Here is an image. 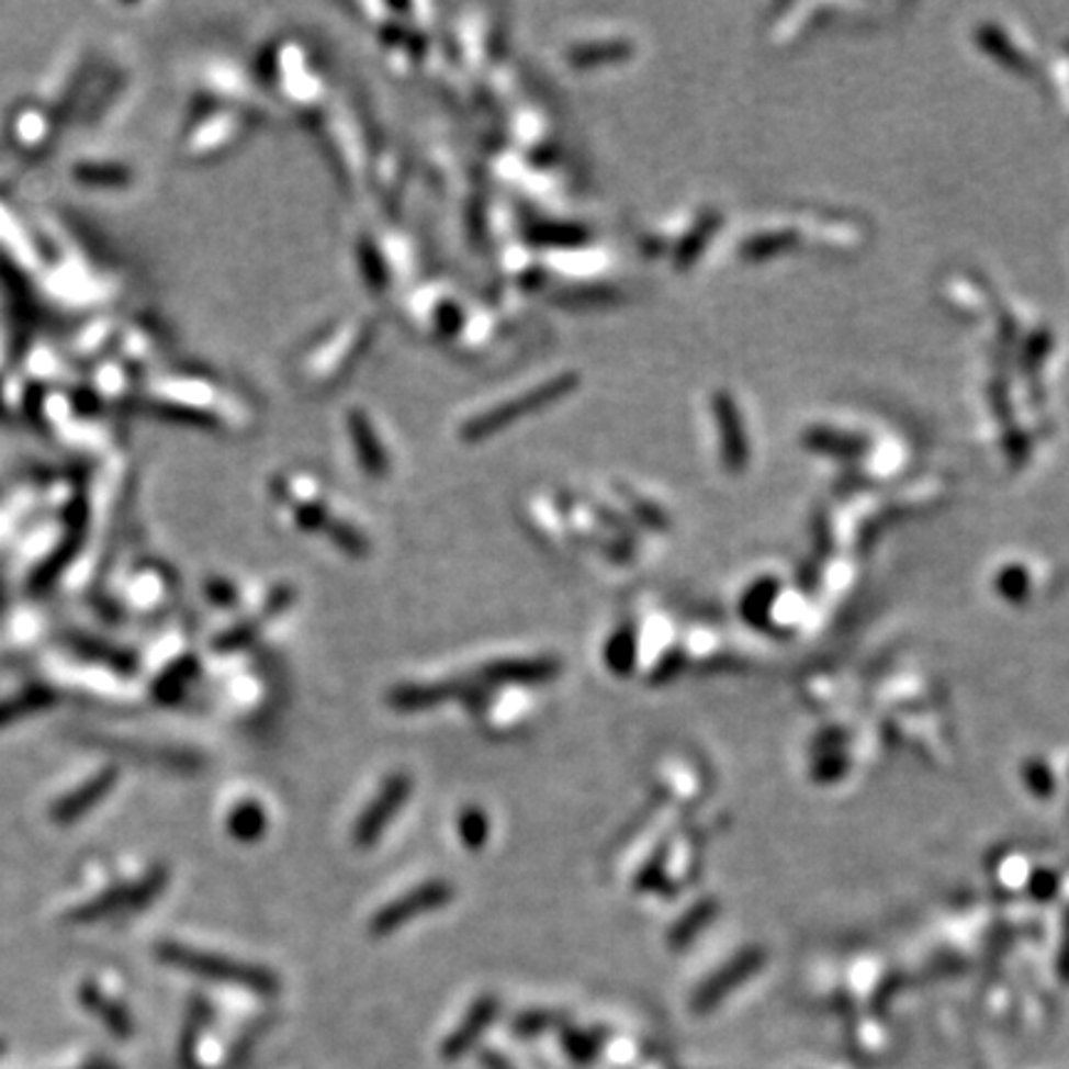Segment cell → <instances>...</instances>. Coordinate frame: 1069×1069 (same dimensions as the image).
I'll return each mask as SVG.
<instances>
[{
    "mask_svg": "<svg viewBox=\"0 0 1069 1069\" xmlns=\"http://www.w3.org/2000/svg\"><path fill=\"white\" fill-rule=\"evenodd\" d=\"M372 315H349L327 325L297 349L293 359L295 384L310 394H325L345 382L374 342Z\"/></svg>",
    "mask_w": 1069,
    "mask_h": 1069,
    "instance_id": "obj_1",
    "label": "cell"
},
{
    "mask_svg": "<svg viewBox=\"0 0 1069 1069\" xmlns=\"http://www.w3.org/2000/svg\"><path fill=\"white\" fill-rule=\"evenodd\" d=\"M577 386L579 374L575 369H555V372L532 379V382L518 384L500 398L481 404L479 409H471L455 424V434H459V441L463 443H481L491 439L493 434L518 424L528 414L548 409L550 404H555L560 398L575 392Z\"/></svg>",
    "mask_w": 1069,
    "mask_h": 1069,
    "instance_id": "obj_2",
    "label": "cell"
},
{
    "mask_svg": "<svg viewBox=\"0 0 1069 1069\" xmlns=\"http://www.w3.org/2000/svg\"><path fill=\"white\" fill-rule=\"evenodd\" d=\"M266 82L275 87L278 100L300 116H319L327 110V80L313 50L300 41H280L262 65Z\"/></svg>",
    "mask_w": 1069,
    "mask_h": 1069,
    "instance_id": "obj_3",
    "label": "cell"
},
{
    "mask_svg": "<svg viewBox=\"0 0 1069 1069\" xmlns=\"http://www.w3.org/2000/svg\"><path fill=\"white\" fill-rule=\"evenodd\" d=\"M414 248L398 233H362L355 240V258L364 285L376 295H386L409 273Z\"/></svg>",
    "mask_w": 1069,
    "mask_h": 1069,
    "instance_id": "obj_4",
    "label": "cell"
},
{
    "mask_svg": "<svg viewBox=\"0 0 1069 1069\" xmlns=\"http://www.w3.org/2000/svg\"><path fill=\"white\" fill-rule=\"evenodd\" d=\"M406 313H409L414 327L421 335L453 345L455 337L461 335L465 319H469L471 307L463 303V297L453 285L436 280V283L416 290L409 297Z\"/></svg>",
    "mask_w": 1069,
    "mask_h": 1069,
    "instance_id": "obj_5",
    "label": "cell"
},
{
    "mask_svg": "<svg viewBox=\"0 0 1069 1069\" xmlns=\"http://www.w3.org/2000/svg\"><path fill=\"white\" fill-rule=\"evenodd\" d=\"M157 954L161 956V960L189 970V974H199L213 980H228V983L246 986L250 990H256V993H275L278 988L275 976L268 974L266 968L238 964V960H230L223 956L201 954V950H193L179 944H161L157 948Z\"/></svg>",
    "mask_w": 1069,
    "mask_h": 1069,
    "instance_id": "obj_6",
    "label": "cell"
},
{
    "mask_svg": "<svg viewBox=\"0 0 1069 1069\" xmlns=\"http://www.w3.org/2000/svg\"><path fill=\"white\" fill-rule=\"evenodd\" d=\"M503 21L491 8H471L469 13L455 21V57L465 70L483 72L493 63L500 60L503 53Z\"/></svg>",
    "mask_w": 1069,
    "mask_h": 1069,
    "instance_id": "obj_7",
    "label": "cell"
},
{
    "mask_svg": "<svg viewBox=\"0 0 1069 1069\" xmlns=\"http://www.w3.org/2000/svg\"><path fill=\"white\" fill-rule=\"evenodd\" d=\"M345 434L349 451H352L357 465L367 479L384 481L392 473V451H389L374 416L364 412L362 406H352L345 414Z\"/></svg>",
    "mask_w": 1069,
    "mask_h": 1069,
    "instance_id": "obj_8",
    "label": "cell"
},
{
    "mask_svg": "<svg viewBox=\"0 0 1069 1069\" xmlns=\"http://www.w3.org/2000/svg\"><path fill=\"white\" fill-rule=\"evenodd\" d=\"M451 899H453V887L449 881H441V879L426 881L421 887L404 893V897L386 903L384 909H379L374 913V919L369 921V933H372V936H389V933H394L398 926H404V923H409L412 919L446 907Z\"/></svg>",
    "mask_w": 1069,
    "mask_h": 1069,
    "instance_id": "obj_9",
    "label": "cell"
},
{
    "mask_svg": "<svg viewBox=\"0 0 1069 1069\" xmlns=\"http://www.w3.org/2000/svg\"><path fill=\"white\" fill-rule=\"evenodd\" d=\"M167 879H169V874L164 867L159 869H151L147 877H144L139 884H124V887H114L110 889L106 893H102V897H97L92 901H87L85 907L80 909H75L70 913V921L75 923H90V921H97V919H104V916H112V913H120L122 909H142V907H147L149 901H154L161 893V889L167 887Z\"/></svg>",
    "mask_w": 1069,
    "mask_h": 1069,
    "instance_id": "obj_10",
    "label": "cell"
},
{
    "mask_svg": "<svg viewBox=\"0 0 1069 1069\" xmlns=\"http://www.w3.org/2000/svg\"><path fill=\"white\" fill-rule=\"evenodd\" d=\"M412 795V777L404 773L389 775L382 790L374 797L372 802L367 804V810L362 812V818L357 820L352 830V842L357 847H372V844L382 837V832L389 822L394 820V814L404 808V802L409 800Z\"/></svg>",
    "mask_w": 1069,
    "mask_h": 1069,
    "instance_id": "obj_11",
    "label": "cell"
},
{
    "mask_svg": "<svg viewBox=\"0 0 1069 1069\" xmlns=\"http://www.w3.org/2000/svg\"><path fill=\"white\" fill-rule=\"evenodd\" d=\"M634 55V43L627 37H587V41H572L562 50V65L570 72H592L601 67H611L629 60Z\"/></svg>",
    "mask_w": 1069,
    "mask_h": 1069,
    "instance_id": "obj_12",
    "label": "cell"
},
{
    "mask_svg": "<svg viewBox=\"0 0 1069 1069\" xmlns=\"http://www.w3.org/2000/svg\"><path fill=\"white\" fill-rule=\"evenodd\" d=\"M475 682H439V684H404L389 691V706L398 711H426L453 698L475 696Z\"/></svg>",
    "mask_w": 1069,
    "mask_h": 1069,
    "instance_id": "obj_13",
    "label": "cell"
},
{
    "mask_svg": "<svg viewBox=\"0 0 1069 1069\" xmlns=\"http://www.w3.org/2000/svg\"><path fill=\"white\" fill-rule=\"evenodd\" d=\"M560 674V661L540 659H500L481 668V678L491 684H542Z\"/></svg>",
    "mask_w": 1069,
    "mask_h": 1069,
    "instance_id": "obj_14",
    "label": "cell"
},
{
    "mask_svg": "<svg viewBox=\"0 0 1069 1069\" xmlns=\"http://www.w3.org/2000/svg\"><path fill=\"white\" fill-rule=\"evenodd\" d=\"M711 406H713L718 431H721L723 461L728 469H741V465L747 461V441H745L741 412H738L731 394L725 392L713 394Z\"/></svg>",
    "mask_w": 1069,
    "mask_h": 1069,
    "instance_id": "obj_15",
    "label": "cell"
},
{
    "mask_svg": "<svg viewBox=\"0 0 1069 1069\" xmlns=\"http://www.w3.org/2000/svg\"><path fill=\"white\" fill-rule=\"evenodd\" d=\"M293 599H295V592L293 589H290V587H278L273 592V595L268 597L266 605H262L258 617L240 621L238 627L228 629L226 634H221L216 639V644H213V646H216L218 651H223V654H230V651H238L243 646H248L250 641L258 637V631L268 624V621H273L280 615V611H285L290 605H293Z\"/></svg>",
    "mask_w": 1069,
    "mask_h": 1069,
    "instance_id": "obj_16",
    "label": "cell"
},
{
    "mask_svg": "<svg viewBox=\"0 0 1069 1069\" xmlns=\"http://www.w3.org/2000/svg\"><path fill=\"white\" fill-rule=\"evenodd\" d=\"M116 783V773L114 770H104L100 775H94L92 780H87L82 785V790H77L72 795H67L65 800H60L53 808V820L55 822H75L77 818H82V814L94 808L97 802L102 800V797L112 790V785Z\"/></svg>",
    "mask_w": 1069,
    "mask_h": 1069,
    "instance_id": "obj_17",
    "label": "cell"
},
{
    "mask_svg": "<svg viewBox=\"0 0 1069 1069\" xmlns=\"http://www.w3.org/2000/svg\"><path fill=\"white\" fill-rule=\"evenodd\" d=\"M228 830L233 837H238L240 842L258 840L262 837V832H266V812H262V808L256 802H243L233 810L228 820Z\"/></svg>",
    "mask_w": 1069,
    "mask_h": 1069,
    "instance_id": "obj_18",
    "label": "cell"
},
{
    "mask_svg": "<svg viewBox=\"0 0 1069 1069\" xmlns=\"http://www.w3.org/2000/svg\"><path fill=\"white\" fill-rule=\"evenodd\" d=\"M804 441H808L810 449H818L824 453H842V455H857L864 451V443L857 436H847L840 431L830 429H810L804 434Z\"/></svg>",
    "mask_w": 1069,
    "mask_h": 1069,
    "instance_id": "obj_19",
    "label": "cell"
},
{
    "mask_svg": "<svg viewBox=\"0 0 1069 1069\" xmlns=\"http://www.w3.org/2000/svg\"><path fill=\"white\" fill-rule=\"evenodd\" d=\"M327 538L333 540L339 550L347 552L349 558H364L369 552V540L364 538V532L342 518H335V522L329 525Z\"/></svg>",
    "mask_w": 1069,
    "mask_h": 1069,
    "instance_id": "obj_20",
    "label": "cell"
},
{
    "mask_svg": "<svg viewBox=\"0 0 1069 1069\" xmlns=\"http://www.w3.org/2000/svg\"><path fill=\"white\" fill-rule=\"evenodd\" d=\"M196 674V661L193 659H181L173 664L167 674H164L157 686H154V691H157L159 698H164V701H171V698H177L181 696L183 691V686H187L189 678Z\"/></svg>",
    "mask_w": 1069,
    "mask_h": 1069,
    "instance_id": "obj_21",
    "label": "cell"
},
{
    "mask_svg": "<svg viewBox=\"0 0 1069 1069\" xmlns=\"http://www.w3.org/2000/svg\"><path fill=\"white\" fill-rule=\"evenodd\" d=\"M716 226H718V216H713V218L706 216L701 223H698L696 230L688 233V236L682 240V246L676 248V256H674L678 268H688V266H691L698 252H701V248H704L706 236L711 230H716Z\"/></svg>",
    "mask_w": 1069,
    "mask_h": 1069,
    "instance_id": "obj_22",
    "label": "cell"
},
{
    "mask_svg": "<svg viewBox=\"0 0 1069 1069\" xmlns=\"http://www.w3.org/2000/svg\"><path fill=\"white\" fill-rule=\"evenodd\" d=\"M792 243H795V233H790V230L763 233V236H757V238L745 243L743 256L745 258H765V256H770V252L775 256V252L790 248Z\"/></svg>",
    "mask_w": 1069,
    "mask_h": 1069,
    "instance_id": "obj_23",
    "label": "cell"
},
{
    "mask_svg": "<svg viewBox=\"0 0 1069 1069\" xmlns=\"http://www.w3.org/2000/svg\"><path fill=\"white\" fill-rule=\"evenodd\" d=\"M978 37H980V45H983L988 53H993L1000 57V63L1010 65L1013 70H1023V57L1017 55V50L1013 45H1010V41H1005V37L1000 35L998 27L988 25V27H983V31H980Z\"/></svg>",
    "mask_w": 1069,
    "mask_h": 1069,
    "instance_id": "obj_24",
    "label": "cell"
},
{
    "mask_svg": "<svg viewBox=\"0 0 1069 1069\" xmlns=\"http://www.w3.org/2000/svg\"><path fill=\"white\" fill-rule=\"evenodd\" d=\"M459 830L463 844L471 849H481L488 840V820L481 810H465L459 820Z\"/></svg>",
    "mask_w": 1069,
    "mask_h": 1069,
    "instance_id": "obj_25",
    "label": "cell"
},
{
    "mask_svg": "<svg viewBox=\"0 0 1069 1069\" xmlns=\"http://www.w3.org/2000/svg\"><path fill=\"white\" fill-rule=\"evenodd\" d=\"M47 704H50V694H45V691L25 694L21 698V704H18V701H8V704L0 706V725L15 721V718L23 716V711H27V708H33V711H35V708H43Z\"/></svg>",
    "mask_w": 1069,
    "mask_h": 1069,
    "instance_id": "obj_26",
    "label": "cell"
},
{
    "mask_svg": "<svg viewBox=\"0 0 1069 1069\" xmlns=\"http://www.w3.org/2000/svg\"><path fill=\"white\" fill-rule=\"evenodd\" d=\"M209 597L218 605H230L236 599V589H233L226 579H216L209 585Z\"/></svg>",
    "mask_w": 1069,
    "mask_h": 1069,
    "instance_id": "obj_27",
    "label": "cell"
}]
</instances>
